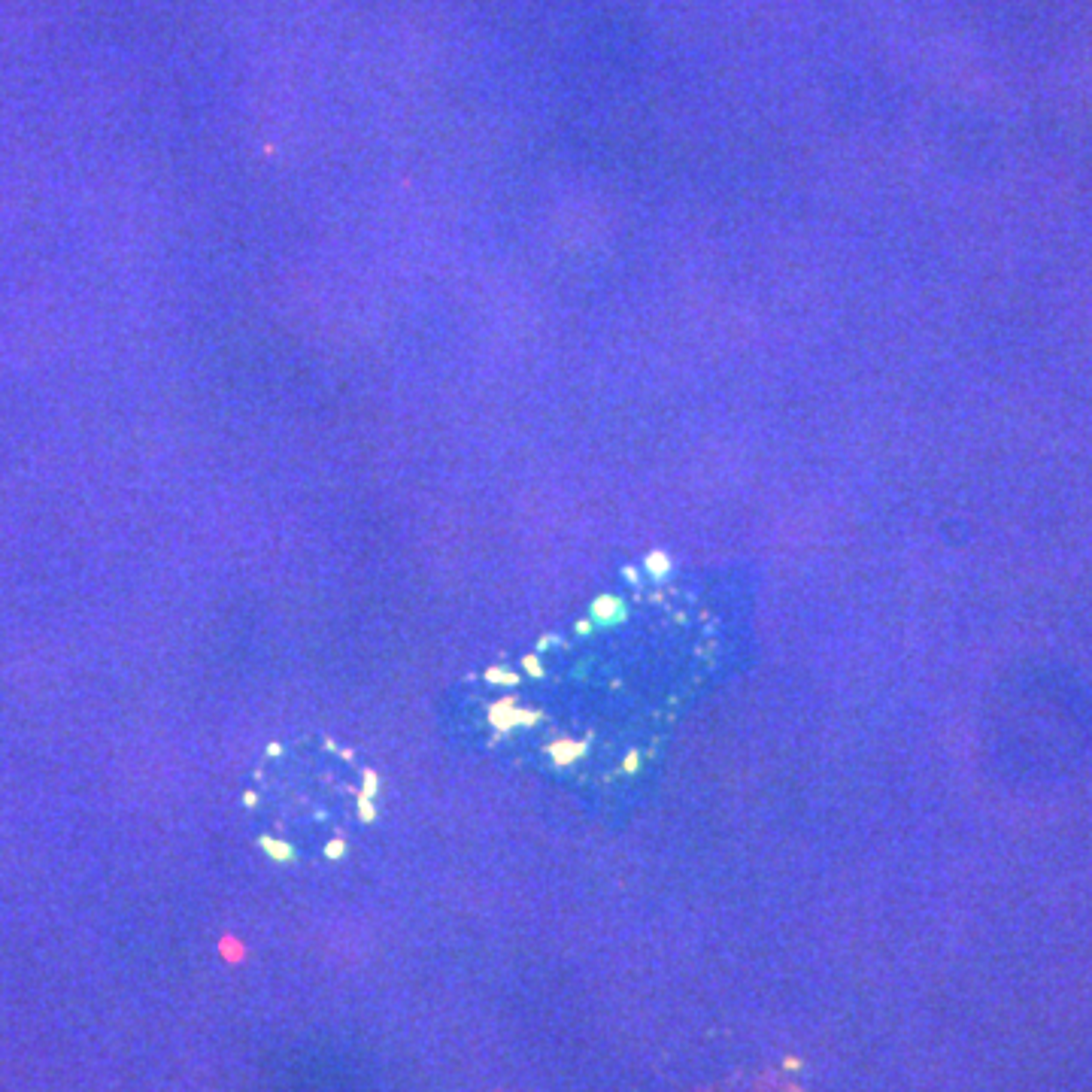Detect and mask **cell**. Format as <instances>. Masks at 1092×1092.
<instances>
[{"label": "cell", "mask_w": 1092, "mask_h": 1092, "mask_svg": "<svg viewBox=\"0 0 1092 1092\" xmlns=\"http://www.w3.org/2000/svg\"><path fill=\"white\" fill-rule=\"evenodd\" d=\"M265 847H267V853H271L273 859H292V850H288L286 844H276V840H265Z\"/></svg>", "instance_id": "cell-1"}, {"label": "cell", "mask_w": 1092, "mask_h": 1092, "mask_svg": "<svg viewBox=\"0 0 1092 1092\" xmlns=\"http://www.w3.org/2000/svg\"><path fill=\"white\" fill-rule=\"evenodd\" d=\"M361 805H358V811H361V817L365 819H373V807H371V798H367V795H361Z\"/></svg>", "instance_id": "cell-2"}, {"label": "cell", "mask_w": 1092, "mask_h": 1092, "mask_svg": "<svg viewBox=\"0 0 1092 1092\" xmlns=\"http://www.w3.org/2000/svg\"><path fill=\"white\" fill-rule=\"evenodd\" d=\"M373 789H377V774H373V771H367V774H365V795H367V798H371V795H373Z\"/></svg>", "instance_id": "cell-3"}, {"label": "cell", "mask_w": 1092, "mask_h": 1092, "mask_svg": "<svg viewBox=\"0 0 1092 1092\" xmlns=\"http://www.w3.org/2000/svg\"><path fill=\"white\" fill-rule=\"evenodd\" d=\"M328 856H331V859L344 856V844H340V840H334V844H328Z\"/></svg>", "instance_id": "cell-4"}]
</instances>
